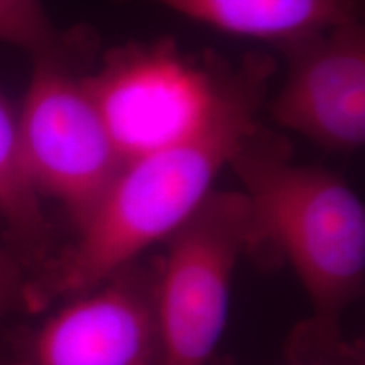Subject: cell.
I'll return each instance as SVG.
<instances>
[{
    "instance_id": "obj_13",
    "label": "cell",
    "mask_w": 365,
    "mask_h": 365,
    "mask_svg": "<svg viewBox=\"0 0 365 365\" xmlns=\"http://www.w3.org/2000/svg\"><path fill=\"white\" fill-rule=\"evenodd\" d=\"M0 365H12V364H0Z\"/></svg>"
},
{
    "instance_id": "obj_5",
    "label": "cell",
    "mask_w": 365,
    "mask_h": 365,
    "mask_svg": "<svg viewBox=\"0 0 365 365\" xmlns=\"http://www.w3.org/2000/svg\"><path fill=\"white\" fill-rule=\"evenodd\" d=\"M61 58L36 59L17 125L22 158L36 191L58 200L78 232L125 161L83 78L73 75Z\"/></svg>"
},
{
    "instance_id": "obj_8",
    "label": "cell",
    "mask_w": 365,
    "mask_h": 365,
    "mask_svg": "<svg viewBox=\"0 0 365 365\" xmlns=\"http://www.w3.org/2000/svg\"><path fill=\"white\" fill-rule=\"evenodd\" d=\"M134 2V0H120ZM239 38L284 46L360 21L364 0H139Z\"/></svg>"
},
{
    "instance_id": "obj_1",
    "label": "cell",
    "mask_w": 365,
    "mask_h": 365,
    "mask_svg": "<svg viewBox=\"0 0 365 365\" xmlns=\"http://www.w3.org/2000/svg\"><path fill=\"white\" fill-rule=\"evenodd\" d=\"M272 61L247 56L228 68L210 120L188 139L125 163L75 244L27 286L26 309L93 289L175 234L213 191V181L257 125Z\"/></svg>"
},
{
    "instance_id": "obj_7",
    "label": "cell",
    "mask_w": 365,
    "mask_h": 365,
    "mask_svg": "<svg viewBox=\"0 0 365 365\" xmlns=\"http://www.w3.org/2000/svg\"><path fill=\"white\" fill-rule=\"evenodd\" d=\"M287 75L271 105L281 127L319 148L350 153L365 143V29L352 21L281 46Z\"/></svg>"
},
{
    "instance_id": "obj_3",
    "label": "cell",
    "mask_w": 365,
    "mask_h": 365,
    "mask_svg": "<svg viewBox=\"0 0 365 365\" xmlns=\"http://www.w3.org/2000/svg\"><path fill=\"white\" fill-rule=\"evenodd\" d=\"M164 242L156 262L164 365H210L225 328L237 262L249 252L247 198L213 190Z\"/></svg>"
},
{
    "instance_id": "obj_2",
    "label": "cell",
    "mask_w": 365,
    "mask_h": 365,
    "mask_svg": "<svg viewBox=\"0 0 365 365\" xmlns=\"http://www.w3.org/2000/svg\"><path fill=\"white\" fill-rule=\"evenodd\" d=\"M230 168L249 205V252L289 262L313 314L291 340L289 357L345 349L340 319L365 282V208L335 173L293 161L281 135L255 125Z\"/></svg>"
},
{
    "instance_id": "obj_4",
    "label": "cell",
    "mask_w": 365,
    "mask_h": 365,
    "mask_svg": "<svg viewBox=\"0 0 365 365\" xmlns=\"http://www.w3.org/2000/svg\"><path fill=\"white\" fill-rule=\"evenodd\" d=\"M228 68H203L173 39L113 48L83 76L91 100L125 163L196 134L220 100Z\"/></svg>"
},
{
    "instance_id": "obj_10",
    "label": "cell",
    "mask_w": 365,
    "mask_h": 365,
    "mask_svg": "<svg viewBox=\"0 0 365 365\" xmlns=\"http://www.w3.org/2000/svg\"><path fill=\"white\" fill-rule=\"evenodd\" d=\"M75 36L59 33L41 0H0V43L19 46L39 59L63 56Z\"/></svg>"
},
{
    "instance_id": "obj_11",
    "label": "cell",
    "mask_w": 365,
    "mask_h": 365,
    "mask_svg": "<svg viewBox=\"0 0 365 365\" xmlns=\"http://www.w3.org/2000/svg\"><path fill=\"white\" fill-rule=\"evenodd\" d=\"M27 286L17 257L0 247V322L16 309H26Z\"/></svg>"
},
{
    "instance_id": "obj_12",
    "label": "cell",
    "mask_w": 365,
    "mask_h": 365,
    "mask_svg": "<svg viewBox=\"0 0 365 365\" xmlns=\"http://www.w3.org/2000/svg\"><path fill=\"white\" fill-rule=\"evenodd\" d=\"M222 365V364H213ZM287 365H362L359 350L346 346L345 350L330 355H304V357H289Z\"/></svg>"
},
{
    "instance_id": "obj_9",
    "label": "cell",
    "mask_w": 365,
    "mask_h": 365,
    "mask_svg": "<svg viewBox=\"0 0 365 365\" xmlns=\"http://www.w3.org/2000/svg\"><path fill=\"white\" fill-rule=\"evenodd\" d=\"M39 196L22 158L17 118L0 98V220L29 261L43 257L49 244Z\"/></svg>"
},
{
    "instance_id": "obj_6",
    "label": "cell",
    "mask_w": 365,
    "mask_h": 365,
    "mask_svg": "<svg viewBox=\"0 0 365 365\" xmlns=\"http://www.w3.org/2000/svg\"><path fill=\"white\" fill-rule=\"evenodd\" d=\"M12 365H164L156 266L137 261L24 333Z\"/></svg>"
}]
</instances>
